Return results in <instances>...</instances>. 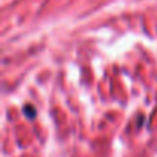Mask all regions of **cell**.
<instances>
[{
	"mask_svg": "<svg viewBox=\"0 0 157 157\" xmlns=\"http://www.w3.org/2000/svg\"><path fill=\"white\" fill-rule=\"evenodd\" d=\"M25 114L28 116V119H34L36 117V109L33 105H26L25 106Z\"/></svg>",
	"mask_w": 157,
	"mask_h": 157,
	"instance_id": "obj_1",
	"label": "cell"
}]
</instances>
